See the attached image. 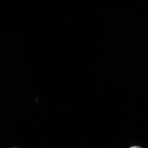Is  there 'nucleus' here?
Segmentation results:
<instances>
[{
	"label": "nucleus",
	"instance_id": "f03ea898",
	"mask_svg": "<svg viewBox=\"0 0 148 148\" xmlns=\"http://www.w3.org/2000/svg\"><path fill=\"white\" fill-rule=\"evenodd\" d=\"M18 148V147H13V148Z\"/></svg>",
	"mask_w": 148,
	"mask_h": 148
},
{
	"label": "nucleus",
	"instance_id": "f257e3e1",
	"mask_svg": "<svg viewBox=\"0 0 148 148\" xmlns=\"http://www.w3.org/2000/svg\"><path fill=\"white\" fill-rule=\"evenodd\" d=\"M129 148H142L140 147H138V146H134V147H132Z\"/></svg>",
	"mask_w": 148,
	"mask_h": 148
}]
</instances>
